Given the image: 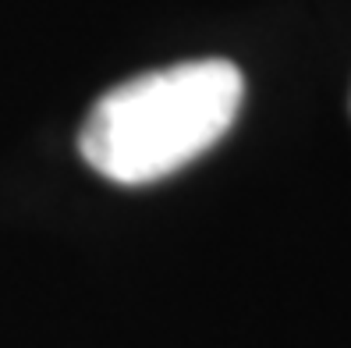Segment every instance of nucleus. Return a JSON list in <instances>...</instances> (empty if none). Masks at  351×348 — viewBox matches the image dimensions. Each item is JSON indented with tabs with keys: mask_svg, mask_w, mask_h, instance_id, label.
<instances>
[{
	"mask_svg": "<svg viewBox=\"0 0 351 348\" xmlns=\"http://www.w3.org/2000/svg\"><path fill=\"white\" fill-rule=\"evenodd\" d=\"M245 75L223 57L135 75L99 96L78 132V153L117 185H149L189 167L231 132Z\"/></svg>",
	"mask_w": 351,
	"mask_h": 348,
	"instance_id": "1",
	"label": "nucleus"
}]
</instances>
